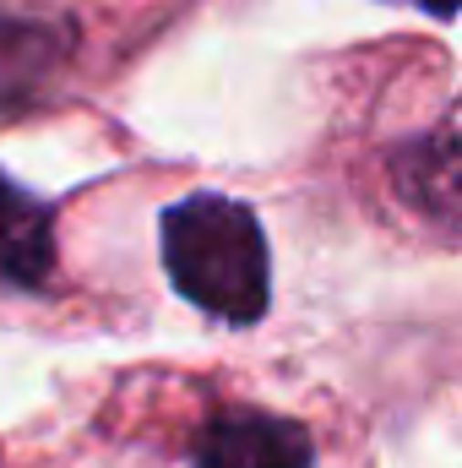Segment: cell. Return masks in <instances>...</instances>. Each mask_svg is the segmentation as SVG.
<instances>
[{
    "instance_id": "6da1fadb",
    "label": "cell",
    "mask_w": 462,
    "mask_h": 468,
    "mask_svg": "<svg viewBox=\"0 0 462 468\" xmlns=\"http://www.w3.org/2000/svg\"><path fill=\"white\" fill-rule=\"evenodd\" d=\"M158 245H163V267L174 289L196 311L229 327L261 322L267 294H272V267H267V234L245 202L196 191L163 213Z\"/></svg>"
},
{
    "instance_id": "7a4b0ae2",
    "label": "cell",
    "mask_w": 462,
    "mask_h": 468,
    "mask_svg": "<svg viewBox=\"0 0 462 468\" xmlns=\"http://www.w3.org/2000/svg\"><path fill=\"white\" fill-rule=\"evenodd\" d=\"M185 463L191 468H316L321 447L316 436L272 409L229 403V409H202V420L185 436Z\"/></svg>"
},
{
    "instance_id": "3957f363",
    "label": "cell",
    "mask_w": 462,
    "mask_h": 468,
    "mask_svg": "<svg viewBox=\"0 0 462 468\" xmlns=\"http://www.w3.org/2000/svg\"><path fill=\"white\" fill-rule=\"evenodd\" d=\"M55 267L49 207L0 169V289H38Z\"/></svg>"
},
{
    "instance_id": "277c9868",
    "label": "cell",
    "mask_w": 462,
    "mask_h": 468,
    "mask_svg": "<svg viewBox=\"0 0 462 468\" xmlns=\"http://www.w3.org/2000/svg\"><path fill=\"white\" fill-rule=\"evenodd\" d=\"M425 5H430L436 16H452V11H462V0H425Z\"/></svg>"
}]
</instances>
